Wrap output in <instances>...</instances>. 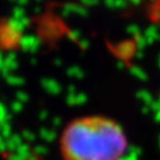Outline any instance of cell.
Masks as SVG:
<instances>
[{
	"instance_id": "1",
	"label": "cell",
	"mask_w": 160,
	"mask_h": 160,
	"mask_svg": "<svg viewBox=\"0 0 160 160\" xmlns=\"http://www.w3.org/2000/svg\"><path fill=\"white\" fill-rule=\"evenodd\" d=\"M59 147L63 160H121L128 140L115 120L90 115L75 119L64 128Z\"/></svg>"
},
{
	"instance_id": "2",
	"label": "cell",
	"mask_w": 160,
	"mask_h": 160,
	"mask_svg": "<svg viewBox=\"0 0 160 160\" xmlns=\"http://www.w3.org/2000/svg\"><path fill=\"white\" fill-rule=\"evenodd\" d=\"M19 45L24 52L33 53V52L38 51V49H39L40 39L33 34H24L19 40Z\"/></svg>"
},
{
	"instance_id": "3",
	"label": "cell",
	"mask_w": 160,
	"mask_h": 160,
	"mask_svg": "<svg viewBox=\"0 0 160 160\" xmlns=\"http://www.w3.org/2000/svg\"><path fill=\"white\" fill-rule=\"evenodd\" d=\"M17 69H18L17 53H16L14 51H10L5 56V59H4V67L0 69V72L6 77L7 75H10L11 71L17 70Z\"/></svg>"
},
{
	"instance_id": "4",
	"label": "cell",
	"mask_w": 160,
	"mask_h": 160,
	"mask_svg": "<svg viewBox=\"0 0 160 160\" xmlns=\"http://www.w3.org/2000/svg\"><path fill=\"white\" fill-rule=\"evenodd\" d=\"M0 38H1V40H2L4 43H6L7 45H13V44H16V43L19 44V40L22 38V36L16 33L14 31H12L11 29H8L5 25V26L2 28V30H1V32H0Z\"/></svg>"
},
{
	"instance_id": "5",
	"label": "cell",
	"mask_w": 160,
	"mask_h": 160,
	"mask_svg": "<svg viewBox=\"0 0 160 160\" xmlns=\"http://www.w3.org/2000/svg\"><path fill=\"white\" fill-rule=\"evenodd\" d=\"M6 26H7L8 29H11L12 31H14L16 33L20 34V36L23 34L24 30L26 29L19 19H14V18H10V19L7 20V23H6Z\"/></svg>"
},
{
	"instance_id": "6",
	"label": "cell",
	"mask_w": 160,
	"mask_h": 160,
	"mask_svg": "<svg viewBox=\"0 0 160 160\" xmlns=\"http://www.w3.org/2000/svg\"><path fill=\"white\" fill-rule=\"evenodd\" d=\"M24 17H26V12L24 10V7H20V6H16L13 10H12V18L14 19H23Z\"/></svg>"
},
{
	"instance_id": "7",
	"label": "cell",
	"mask_w": 160,
	"mask_h": 160,
	"mask_svg": "<svg viewBox=\"0 0 160 160\" xmlns=\"http://www.w3.org/2000/svg\"><path fill=\"white\" fill-rule=\"evenodd\" d=\"M6 81H7V83H10L12 86H20V84H23L24 82V78L22 77H19V76H13V75H7L6 76Z\"/></svg>"
},
{
	"instance_id": "8",
	"label": "cell",
	"mask_w": 160,
	"mask_h": 160,
	"mask_svg": "<svg viewBox=\"0 0 160 160\" xmlns=\"http://www.w3.org/2000/svg\"><path fill=\"white\" fill-rule=\"evenodd\" d=\"M17 96L19 100H22V101H26L28 100V95L25 94V92H19L17 94Z\"/></svg>"
},
{
	"instance_id": "9",
	"label": "cell",
	"mask_w": 160,
	"mask_h": 160,
	"mask_svg": "<svg viewBox=\"0 0 160 160\" xmlns=\"http://www.w3.org/2000/svg\"><path fill=\"white\" fill-rule=\"evenodd\" d=\"M30 0H17V4L18 6H20V7H24V6H26L29 4Z\"/></svg>"
},
{
	"instance_id": "10",
	"label": "cell",
	"mask_w": 160,
	"mask_h": 160,
	"mask_svg": "<svg viewBox=\"0 0 160 160\" xmlns=\"http://www.w3.org/2000/svg\"><path fill=\"white\" fill-rule=\"evenodd\" d=\"M40 11V8L39 7H36V13H38V12Z\"/></svg>"
},
{
	"instance_id": "11",
	"label": "cell",
	"mask_w": 160,
	"mask_h": 160,
	"mask_svg": "<svg viewBox=\"0 0 160 160\" xmlns=\"http://www.w3.org/2000/svg\"><path fill=\"white\" fill-rule=\"evenodd\" d=\"M10 1H17V0H10Z\"/></svg>"
},
{
	"instance_id": "12",
	"label": "cell",
	"mask_w": 160,
	"mask_h": 160,
	"mask_svg": "<svg viewBox=\"0 0 160 160\" xmlns=\"http://www.w3.org/2000/svg\"><path fill=\"white\" fill-rule=\"evenodd\" d=\"M37 1H40V0H37Z\"/></svg>"
}]
</instances>
